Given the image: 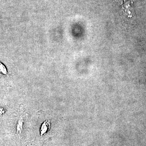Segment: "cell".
I'll return each mask as SVG.
<instances>
[{"instance_id":"277c9868","label":"cell","mask_w":146,"mask_h":146,"mask_svg":"<svg viewBox=\"0 0 146 146\" xmlns=\"http://www.w3.org/2000/svg\"><path fill=\"white\" fill-rule=\"evenodd\" d=\"M0 72L3 74L7 75V71L5 66L0 62Z\"/></svg>"},{"instance_id":"5b68a950","label":"cell","mask_w":146,"mask_h":146,"mask_svg":"<svg viewBox=\"0 0 146 146\" xmlns=\"http://www.w3.org/2000/svg\"><path fill=\"white\" fill-rule=\"evenodd\" d=\"M5 110L3 108L0 107V116H2L5 113Z\"/></svg>"},{"instance_id":"3957f363","label":"cell","mask_w":146,"mask_h":146,"mask_svg":"<svg viewBox=\"0 0 146 146\" xmlns=\"http://www.w3.org/2000/svg\"><path fill=\"white\" fill-rule=\"evenodd\" d=\"M23 119L21 117L18 120V123L16 125V131L18 135H20L22 133L23 129Z\"/></svg>"},{"instance_id":"6da1fadb","label":"cell","mask_w":146,"mask_h":146,"mask_svg":"<svg viewBox=\"0 0 146 146\" xmlns=\"http://www.w3.org/2000/svg\"><path fill=\"white\" fill-rule=\"evenodd\" d=\"M119 2L124 14L128 18H133L135 13L132 3L130 0H119Z\"/></svg>"},{"instance_id":"7a4b0ae2","label":"cell","mask_w":146,"mask_h":146,"mask_svg":"<svg viewBox=\"0 0 146 146\" xmlns=\"http://www.w3.org/2000/svg\"><path fill=\"white\" fill-rule=\"evenodd\" d=\"M50 128V123L49 120H46L42 123L40 128V132L41 136H43L49 130Z\"/></svg>"}]
</instances>
